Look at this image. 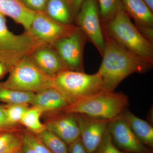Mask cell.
Wrapping results in <instances>:
<instances>
[{
	"label": "cell",
	"mask_w": 153,
	"mask_h": 153,
	"mask_svg": "<svg viewBox=\"0 0 153 153\" xmlns=\"http://www.w3.org/2000/svg\"><path fill=\"white\" fill-rule=\"evenodd\" d=\"M36 12L29 10L21 0H0V14L10 17L29 32Z\"/></svg>",
	"instance_id": "cell-15"
},
{
	"label": "cell",
	"mask_w": 153,
	"mask_h": 153,
	"mask_svg": "<svg viewBox=\"0 0 153 153\" xmlns=\"http://www.w3.org/2000/svg\"><path fill=\"white\" fill-rule=\"evenodd\" d=\"M22 153V148L21 149H18L16 150L13 151L9 152L8 153Z\"/></svg>",
	"instance_id": "cell-34"
},
{
	"label": "cell",
	"mask_w": 153,
	"mask_h": 153,
	"mask_svg": "<svg viewBox=\"0 0 153 153\" xmlns=\"http://www.w3.org/2000/svg\"><path fill=\"white\" fill-rule=\"evenodd\" d=\"M103 31L126 49L144 58L153 60V43L132 23L124 9L111 20L102 24Z\"/></svg>",
	"instance_id": "cell-3"
},
{
	"label": "cell",
	"mask_w": 153,
	"mask_h": 153,
	"mask_svg": "<svg viewBox=\"0 0 153 153\" xmlns=\"http://www.w3.org/2000/svg\"><path fill=\"white\" fill-rule=\"evenodd\" d=\"M19 126L13 125L9 122L7 118L5 105L0 104V131L18 127Z\"/></svg>",
	"instance_id": "cell-28"
},
{
	"label": "cell",
	"mask_w": 153,
	"mask_h": 153,
	"mask_svg": "<svg viewBox=\"0 0 153 153\" xmlns=\"http://www.w3.org/2000/svg\"><path fill=\"white\" fill-rule=\"evenodd\" d=\"M87 38L79 28L53 45L68 70L84 71L83 54Z\"/></svg>",
	"instance_id": "cell-8"
},
{
	"label": "cell",
	"mask_w": 153,
	"mask_h": 153,
	"mask_svg": "<svg viewBox=\"0 0 153 153\" xmlns=\"http://www.w3.org/2000/svg\"><path fill=\"white\" fill-rule=\"evenodd\" d=\"M23 141L33 148L36 153H52L36 134L27 130H23Z\"/></svg>",
	"instance_id": "cell-25"
},
{
	"label": "cell",
	"mask_w": 153,
	"mask_h": 153,
	"mask_svg": "<svg viewBox=\"0 0 153 153\" xmlns=\"http://www.w3.org/2000/svg\"><path fill=\"white\" fill-rule=\"evenodd\" d=\"M7 72H8L7 69L0 62V79L4 77Z\"/></svg>",
	"instance_id": "cell-32"
},
{
	"label": "cell",
	"mask_w": 153,
	"mask_h": 153,
	"mask_svg": "<svg viewBox=\"0 0 153 153\" xmlns=\"http://www.w3.org/2000/svg\"><path fill=\"white\" fill-rule=\"evenodd\" d=\"M44 123L46 128L68 145L79 137L78 122L74 114L50 113Z\"/></svg>",
	"instance_id": "cell-12"
},
{
	"label": "cell",
	"mask_w": 153,
	"mask_h": 153,
	"mask_svg": "<svg viewBox=\"0 0 153 153\" xmlns=\"http://www.w3.org/2000/svg\"><path fill=\"white\" fill-rule=\"evenodd\" d=\"M28 9L35 12H44L48 0H21Z\"/></svg>",
	"instance_id": "cell-27"
},
{
	"label": "cell",
	"mask_w": 153,
	"mask_h": 153,
	"mask_svg": "<svg viewBox=\"0 0 153 153\" xmlns=\"http://www.w3.org/2000/svg\"><path fill=\"white\" fill-rule=\"evenodd\" d=\"M152 12H153V0H143Z\"/></svg>",
	"instance_id": "cell-33"
},
{
	"label": "cell",
	"mask_w": 153,
	"mask_h": 153,
	"mask_svg": "<svg viewBox=\"0 0 153 153\" xmlns=\"http://www.w3.org/2000/svg\"><path fill=\"white\" fill-rule=\"evenodd\" d=\"M36 135L52 153H68V146L66 143L47 129Z\"/></svg>",
	"instance_id": "cell-22"
},
{
	"label": "cell",
	"mask_w": 153,
	"mask_h": 153,
	"mask_svg": "<svg viewBox=\"0 0 153 153\" xmlns=\"http://www.w3.org/2000/svg\"><path fill=\"white\" fill-rule=\"evenodd\" d=\"M108 130L115 145L122 151L128 153H153L152 149L136 136L121 115L110 120Z\"/></svg>",
	"instance_id": "cell-10"
},
{
	"label": "cell",
	"mask_w": 153,
	"mask_h": 153,
	"mask_svg": "<svg viewBox=\"0 0 153 153\" xmlns=\"http://www.w3.org/2000/svg\"><path fill=\"white\" fill-rule=\"evenodd\" d=\"M30 105L39 108L44 113L59 112L68 105V103L61 94L54 87L35 93Z\"/></svg>",
	"instance_id": "cell-16"
},
{
	"label": "cell",
	"mask_w": 153,
	"mask_h": 153,
	"mask_svg": "<svg viewBox=\"0 0 153 153\" xmlns=\"http://www.w3.org/2000/svg\"><path fill=\"white\" fill-rule=\"evenodd\" d=\"M54 88L68 105L100 92L103 85L101 76L97 72L90 74L68 69L54 77Z\"/></svg>",
	"instance_id": "cell-6"
},
{
	"label": "cell",
	"mask_w": 153,
	"mask_h": 153,
	"mask_svg": "<svg viewBox=\"0 0 153 153\" xmlns=\"http://www.w3.org/2000/svg\"><path fill=\"white\" fill-rule=\"evenodd\" d=\"M124 9L145 38L153 43V12L143 0H121Z\"/></svg>",
	"instance_id": "cell-13"
},
{
	"label": "cell",
	"mask_w": 153,
	"mask_h": 153,
	"mask_svg": "<svg viewBox=\"0 0 153 153\" xmlns=\"http://www.w3.org/2000/svg\"><path fill=\"white\" fill-rule=\"evenodd\" d=\"M74 20L76 27L85 34L89 40L102 56L105 48V40L97 0H85L76 14Z\"/></svg>",
	"instance_id": "cell-7"
},
{
	"label": "cell",
	"mask_w": 153,
	"mask_h": 153,
	"mask_svg": "<svg viewBox=\"0 0 153 153\" xmlns=\"http://www.w3.org/2000/svg\"><path fill=\"white\" fill-rule=\"evenodd\" d=\"M128 97L114 91L100 92L68 104L59 112L80 114L89 117L111 120L127 108Z\"/></svg>",
	"instance_id": "cell-2"
},
{
	"label": "cell",
	"mask_w": 153,
	"mask_h": 153,
	"mask_svg": "<svg viewBox=\"0 0 153 153\" xmlns=\"http://www.w3.org/2000/svg\"><path fill=\"white\" fill-rule=\"evenodd\" d=\"M9 73L7 79L1 83L10 89L36 93L54 87V77L42 71L30 56L21 59Z\"/></svg>",
	"instance_id": "cell-4"
},
{
	"label": "cell",
	"mask_w": 153,
	"mask_h": 153,
	"mask_svg": "<svg viewBox=\"0 0 153 153\" xmlns=\"http://www.w3.org/2000/svg\"><path fill=\"white\" fill-rule=\"evenodd\" d=\"M105 48L97 72L105 91H114L124 79L134 73H144L152 68L153 60L134 54L104 32Z\"/></svg>",
	"instance_id": "cell-1"
},
{
	"label": "cell",
	"mask_w": 153,
	"mask_h": 153,
	"mask_svg": "<svg viewBox=\"0 0 153 153\" xmlns=\"http://www.w3.org/2000/svg\"><path fill=\"white\" fill-rule=\"evenodd\" d=\"M101 24H104L112 19L123 9L121 0H97Z\"/></svg>",
	"instance_id": "cell-23"
},
{
	"label": "cell",
	"mask_w": 153,
	"mask_h": 153,
	"mask_svg": "<svg viewBox=\"0 0 153 153\" xmlns=\"http://www.w3.org/2000/svg\"><path fill=\"white\" fill-rule=\"evenodd\" d=\"M79 130V137L89 153H95L108 129L109 120L99 119L74 114Z\"/></svg>",
	"instance_id": "cell-11"
},
{
	"label": "cell",
	"mask_w": 153,
	"mask_h": 153,
	"mask_svg": "<svg viewBox=\"0 0 153 153\" xmlns=\"http://www.w3.org/2000/svg\"></svg>",
	"instance_id": "cell-36"
},
{
	"label": "cell",
	"mask_w": 153,
	"mask_h": 153,
	"mask_svg": "<svg viewBox=\"0 0 153 153\" xmlns=\"http://www.w3.org/2000/svg\"><path fill=\"white\" fill-rule=\"evenodd\" d=\"M23 130L19 126L0 131V153H8L22 148Z\"/></svg>",
	"instance_id": "cell-19"
},
{
	"label": "cell",
	"mask_w": 153,
	"mask_h": 153,
	"mask_svg": "<svg viewBox=\"0 0 153 153\" xmlns=\"http://www.w3.org/2000/svg\"><path fill=\"white\" fill-rule=\"evenodd\" d=\"M74 25L61 24L49 18L44 12H36L29 33L46 46H53L60 38L74 32Z\"/></svg>",
	"instance_id": "cell-9"
},
{
	"label": "cell",
	"mask_w": 153,
	"mask_h": 153,
	"mask_svg": "<svg viewBox=\"0 0 153 153\" xmlns=\"http://www.w3.org/2000/svg\"><path fill=\"white\" fill-rule=\"evenodd\" d=\"M44 113V111L39 108L32 106L23 116L20 124L35 134L41 133L46 129L44 124L40 120V118Z\"/></svg>",
	"instance_id": "cell-20"
},
{
	"label": "cell",
	"mask_w": 153,
	"mask_h": 153,
	"mask_svg": "<svg viewBox=\"0 0 153 153\" xmlns=\"http://www.w3.org/2000/svg\"><path fill=\"white\" fill-rule=\"evenodd\" d=\"M33 61L42 71L54 77L68 68L52 46L39 47L30 55Z\"/></svg>",
	"instance_id": "cell-14"
},
{
	"label": "cell",
	"mask_w": 153,
	"mask_h": 153,
	"mask_svg": "<svg viewBox=\"0 0 153 153\" xmlns=\"http://www.w3.org/2000/svg\"><path fill=\"white\" fill-rule=\"evenodd\" d=\"M44 13L49 18L61 24L73 25L74 14L65 0H48Z\"/></svg>",
	"instance_id": "cell-18"
},
{
	"label": "cell",
	"mask_w": 153,
	"mask_h": 153,
	"mask_svg": "<svg viewBox=\"0 0 153 153\" xmlns=\"http://www.w3.org/2000/svg\"><path fill=\"white\" fill-rule=\"evenodd\" d=\"M35 93L10 89L0 82V102L6 104L27 103L30 104Z\"/></svg>",
	"instance_id": "cell-21"
},
{
	"label": "cell",
	"mask_w": 153,
	"mask_h": 153,
	"mask_svg": "<svg viewBox=\"0 0 153 153\" xmlns=\"http://www.w3.org/2000/svg\"><path fill=\"white\" fill-rule=\"evenodd\" d=\"M85 0H70L71 7L74 18L79 10L82 4Z\"/></svg>",
	"instance_id": "cell-30"
},
{
	"label": "cell",
	"mask_w": 153,
	"mask_h": 153,
	"mask_svg": "<svg viewBox=\"0 0 153 153\" xmlns=\"http://www.w3.org/2000/svg\"><path fill=\"white\" fill-rule=\"evenodd\" d=\"M136 136L145 146L153 147V128L149 123L135 115L127 109L121 114Z\"/></svg>",
	"instance_id": "cell-17"
},
{
	"label": "cell",
	"mask_w": 153,
	"mask_h": 153,
	"mask_svg": "<svg viewBox=\"0 0 153 153\" xmlns=\"http://www.w3.org/2000/svg\"><path fill=\"white\" fill-rule=\"evenodd\" d=\"M22 153H36L30 146L23 141L22 146Z\"/></svg>",
	"instance_id": "cell-31"
},
{
	"label": "cell",
	"mask_w": 153,
	"mask_h": 153,
	"mask_svg": "<svg viewBox=\"0 0 153 153\" xmlns=\"http://www.w3.org/2000/svg\"><path fill=\"white\" fill-rule=\"evenodd\" d=\"M44 46L46 45L27 31L20 35L12 33L7 26L5 17L0 14V62L8 72L21 59Z\"/></svg>",
	"instance_id": "cell-5"
},
{
	"label": "cell",
	"mask_w": 153,
	"mask_h": 153,
	"mask_svg": "<svg viewBox=\"0 0 153 153\" xmlns=\"http://www.w3.org/2000/svg\"><path fill=\"white\" fill-rule=\"evenodd\" d=\"M95 153H128L121 151L115 145L112 137L108 131L105 134L100 145Z\"/></svg>",
	"instance_id": "cell-26"
},
{
	"label": "cell",
	"mask_w": 153,
	"mask_h": 153,
	"mask_svg": "<svg viewBox=\"0 0 153 153\" xmlns=\"http://www.w3.org/2000/svg\"><path fill=\"white\" fill-rule=\"evenodd\" d=\"M27 103L5 104L6 113L9 122L13 125L19 126L25 113L30 108Z\"/></svg>",
	"instance_id": "cell-24"
},
{
	"label": "cell",
	"mask_w": 153,
	"mask_h": 153,
	"mask_svg": "<svg viewBox=\"0 0 153 153\" xmlns=\"http://www.w3.org/2000/svg\"><path fill=\"white\" fill-rule=\"evenodd\" d=\"M68 146V153H89L83 145L80 137Z\"/></svg>",
	"instance_id": "cell-29"
},
{
	"label": "cell",
	"mask_w": 153,
	"mask_h": 153,
	"mask_svg": "<svg viewBox=\"0 0 153 153\" xmlns=\"http://www.w3.org/2000/svg\"><path fill=\"white\" fill-rule=\"evenodd\" d=\"M65 1L68 3V4H69V6L71 7V2H70V0H65Z\"/></svg>",
	"instance_id": "cell-35"
}]
</instances>
